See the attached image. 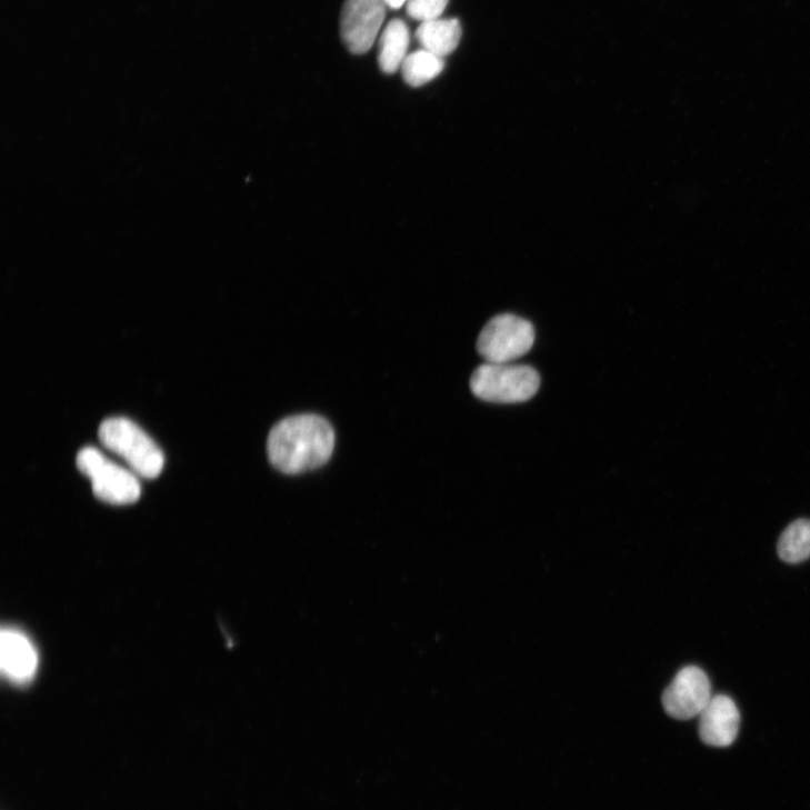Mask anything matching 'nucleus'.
<instances>
[{"label": "nucleus", "mask_w": 810, "mask_h": 810, "mask_svg": "<svg viewBox=\"0 0 810 810\" xmlns=\"http://www.w3.org/2000/svg\"><path fill=\"white\" fill-rule=\"evenodd\" d=\"M334 448V432L322 417L300 414L280 421L267 441L269 462L286 474H300L324 466Z\"/></svg>", "instance_id": "nucleus-1"}, {"label": "nucleus", "mask_w": 810, "mask_h": 810, "mask_svg": "<svg viewBox=\"0 0 810 810\" xmlns=\"http://www.w3.org/2000/svg\"><path fill=\"white\" fill-rule=\"evenodd\" d=\"M780 559L797 564L810 558V520L799 519L790 523L778 543Z\"/></svg>", "instance_id": "nucleus-12"}, {"label": "nucleus", "mask_w": 810, "mask_h": 810, "mask_svg": "<svg viewBox=\"0 0 810 810\" xmlns=\"http://www.w3.org/2000/svg\"><path fill=\"white\" fill-rule=\"evenodd\" d=\"M448 6V0H408L407 12L421 23L437 20Z\"/></svg>", "instance_id": "nucleus-14"}, {"label": "nucleus", "mask_w": 810, "mask_h": 810, "mask_svg": "<svg viewBox=\"0 0 810 810\" xmlns=\"http://www.w3.org/2000/svg\"><path fill=\"white\" fill-rule=\"evenodd\" d=\"M443 67V58L421 49L408 54L401 71L408 84L421 87L437 78L442 72Z\"/></svg>", "instance_id": "nucleus-13"}, {"label": "nucleus", "mask_w": 810, "mask_h": 810, "mask_svg": "<svg viewBox=\"0 0 810 810\" xmlns=\"http://www.w3.org/2000/svg\"><path fill=\"white\" fill-rule=\"evenodd\" d=\"M0 668L16 683H27L36 674L38 654L32 643L13 629H3L0 640Z\"/></svg>", "instance_id": "nucleus-9"}, {"label": "nucleus", "mask_w": 810, "mask_h": 810, "mask_svg": "<svg viewBox=\"0 0 810 810\" xmlns=\"http://www.w3.org/2000/svg\"><path fill=\"white\" fill-rule=\"evenodd\" d=\"M99 438L138 477L156 479L161 474L164 466L161 449L133 421L122 417L107 419L100 427Z\"/></svg>", "instance_id": "nucleus-2"}, {"label": "nucleus", "mask_w": 810, "mask_h": 810, "mask_svg": "<svg viewBox=\"0 0 810 810\" xmlns=\"http://www.w3.org/2000/svg\"><path fill=\"white\" fill-rule=\"evenodd\" d=\"M410 31L402 20L391 21L384 29L379 47V63L383 72L394 73L408 57Z\"/></svg>", "instance_id": "nucleus-11"}, {"label": "nucleus", "mask_w": 810, "mask_h": 810, "mask_svg": "<svg viewBox=\"0 0 810 810\" xmlns=\"http://www.w3.org/2000/svg\"><path fill=\"white\" fill-rule=\"evenodd\" d=\"M416 37L423 50L443 58L459 47L462 28L458 20L437 19L421 23Z\"/></svg>", "instance_id": "nucleus-10"}, {"label": "nucleus", "mask_w": 810, "mask_h": 810, "mask_svg": "<svg viewBox=\"0 0 810 810\" xmlns=\"http://www.w3.org/2000/svg\"><path fill=\"white\" fill-rule=\"evenodd\" d=\"M386 6L392 10H399L401 9L406 3H408V0H383Z\"/></svg>", "instance_id": "nucleus-15"}, {"label": "nucleus", "mask_w": 810, "mask_h": 810, "mask_svg": "<svg viewBox=\"0 0 810 810\" xmlns=\"http://www.w3.org/2000/svg\"><path fill=\"white\" fill-rule=\"evenodd\" d=\"M78 470L92 481L93 492L111 504H131L139 500L138 476L108 459L99 449L86 447L77 456Z\"/></svg>", "instance_id": "nucleus-4"}, {"label": "nucleus", "mask_w": 810, "mask_h": 810, "mask_svg": "<svg viewBox=\"0 0 810 810\" xmlns=\"http://www.w3.org/2000/svg\"><path fill=\"white\" fill-rule=\"evenodd\" d=\"M711 698L707 674L697 667H687L679 671L667 688L662 702L669 716L688 720L700 716Z\"/></svg>", "instance_id": "nucleus-7"}, {"label": "nucleus", "mask_w": 810, "mask_h": 810, "mask_svg": "<svg viewBox=\"0 0 810 810\" xmlns=\"http://www.w3.org/2000/svg\"><path fill=\"white\" fill-rule=\"evenodd\" d=\"M539 387L540 378L536 370L513 363H486L471 378L473 394L491 403L526 402L534 397Z\"/></svg>", "instance_id": "nucleus-3"}, {"label": "nucleus", "mask_w": 810, "mask_h": 810, "mask_svg": "<svg viewBox=\"0 0 810 810\" xmlns=\"http://www.w3.org/2000/svg\"><path fill=\"white\" fill-rule=\"evenodd\" d=\"M740 720V711L730 697H712L700 713L701 741L714 748L732 746L739 734Z\"/></svg>", "instance_id": "nucleus-8"}, {"label": "nucleus", "mask_w": 810, "mask_h": 810, "mask_svg": "<svg viewBox=\"0 0 810 810\" xmlns=\"http://www.w3.org/2000/svg\"><path fill=\"white\" fill-rule=\"evenodd\" d=\"M383 0H346L341 13V38L354 54L367 53L376 43L387 16Z\"/></svg>", "instance_id": "nucleus-6"}, {"label": "nucleus", "mask_w": 810, "mask_h": 810, "mask_svg": "<svg viewBox=\"0 0 810 810\" xmlns=\"http://www.w3.org/2000/svg\"><path fill=\"white\" fill-rule=\"evenodd\" d=\"M533 342L534 329L528 320L513 314H500L481 331L478 351L487 363L507 364L524 356Z\"/></svg>", "instance_id": "nucleus-5"}]
</instances>
